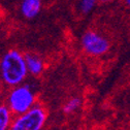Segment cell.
Here are the masks:
<instances>
[{"mask_svg":"<svg viewBox=\"0 0 130 130\" xmlns=\"http://www.w3.org/2000/svg\"><path fill=\"white\" fill-rule=\"evenodd\" d=\"M29 72L25 55L18 50H8L0 58V80L8 88L23 84Z\"/></svg>","mask_w":130,"mask_h":130,"instance_id":"obj_1","label":"cell"},{"mask_svg":"<svg viewBox=\"0 0 130 130\" xmlns=\"http://www.w3.org/2000/svg\"><path fill=\"white\" fill-rule=\"evenodd\" d=\"M36 104V96L30 85L20 84L9 89L5 98V105L13 116L26 112Z\"/></svg>","mask_w":130,"mask_h":130,"instance_id":"obj_2","label":"cell"},{"mask_svg":"<svg viewBox=\"0 0 130 130\" xmlns=\"http://www.w3.org/2000/svg\"><path fill=\"white\" fill-rule=\"evenodd\" d=\"M46 119V109L40 104H35L26 112L13 116L9 130H42Z\"/></svg>","mask_w":130,"mask_h":130,"instance_id":"obj_3","label":"cell"},{"mask_svg":"<svg viewBox=\"0 0 130 130\" xmlns=\"http://www.w3.org/2000/svg\"><path fill=\"white\" fill-rule=\"evenodd\" d=\"M82 46L91 56H101L109 50V41L94 31H87L82 36Z\"/></svg>","mask_w":130,"mask_h":130,"instance_id":"obj_4","label":"cell"},{"mask_svg":"<svg viewBox=\"0 0 130 130\" xmlns=\"http://www.w3.org/2000/svg\"><path fill=\"white\" fill-rule=\"evenodd\" d=\"M42 6V0H22L20 11L24 18L32 20L39 14Z\"/></svg>","mask_w":130,"mask_h":130,"instance_id":"obj_5","label":"cell"},{"mask_svg":"<svg viewBox=\"0 0 130 130\" xmlns=\"http://www.w3.org/2000/svg\"><path fill=\"white\" fill-rule=\"evenodd\" d=\"M25 59L29 74L33 76H39L42 74L44 70V62L38 55L29 53L25 55Z\"/></svg>","mask_w":130,"mask_h":130,"instance_id":"obj_6","label":"cell"},{"mask_svg":"<svg viewBox=\"0 0 130 130\" xmlns=\"http://www.w3.org/2000/svg\"><path fill=\"white\" fill-rule=\"evenodd\" d=\"M13 115L5 104L0 105V130H9Z\"/></svg>","mask_w":130,"mask_h":130,"instance_id":"obj_7","label":"cell"},{"mask_svg":"<svg viewBox=\"0 0 130 130\" xmlns=\"http://www.w3.org/2000/svg\"><path fill=\"white\" fill-rule=\"evenodd\" d=\"M80 105H82V100L77 97H72V98L68 99L66 102L64 103L63 105V111L65 113H71V112H74L76 111Z\"/></svg>","mask_w":130,"mask_h":130,"instance_id":"obj_8","label":"cell"},{"mask_svg":"<svg viewBox=\"0 0 130 130\" xmlns=\"http://www.w3.org/2000/svg\"><path fill=\"white\" fill-rule=\"evenodd\" d=\"M96 2H97V0H80L79 1V8H80V10H82V12L88 13L94 8Z\"/></svg>","mask_w":130,"mask_h":130,"instance_id":"obj_9","label":"cell"},{"mask_svg":"<svg viewBox=\"0 0 130 130\" xmlns=\"http://www.w3.org/2000/svg\"><path fill=\"white\" fill-rule=\"evenodd\" d=\"M2 99H3V92H2L1 88H0V105L2 104Z\"/></svg>","mask_w":130,"mask_h":130,"instance_id":"obj_10","label":"cell"},{"mask_svg":"<svg viewBox=\"0 0 130 130\" xmlns=\"http://www.w3.org/2000/svg\"><path fill=\"white\" fill-rule=\"evenodd\" d=\"M124 1H125V3L130 7V0H124Z\"/></svg>","mask_w":130,"mask_h":130,"instance_id":"obj_11","label":"cell"},{"mask_svg":"<svg viewBox=\"0 0 130 130\" xmlns=\"http://www.w3.org/2000/svg\"><path fill=\"white\" fill-rule=\"evenodd\" d=\"M99 1H101V2H109V1H111V0H99Z\"/></svg>","mask_w":130,"mask_h":130,"instance_id":"obj_12","label":"cell"}]
</instances>
